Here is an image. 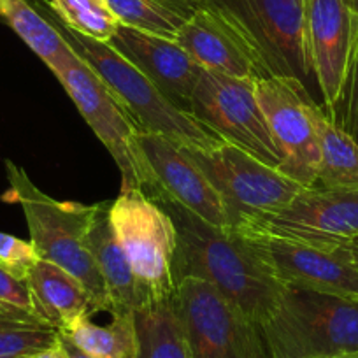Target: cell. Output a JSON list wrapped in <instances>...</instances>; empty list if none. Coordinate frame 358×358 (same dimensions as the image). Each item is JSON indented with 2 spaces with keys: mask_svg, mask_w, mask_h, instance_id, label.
I'll use <instances>...</instances> for the list:
<instances>
[{
  "mask_svg": "<svg viewBox=\"0 0 358 358\" xmlns=\"http://www.w3.org/2000/svg\"><path fill=\"white\" fill-rule=\"evenodd\" d=\"M0 20L46 64L58 72L76 51L62 37L55 23L29 0H0Z\"/></svg>",
  "mask_w": 358,
  "mask_h": 358,
  "instance_id": "obj_20",
  "label": "cell"
},
{
  "mask_svg": "<svg viewBox=\"0 0 358 358\" xmlns=\"http://www.w3.org/2000/svg\"><path fill=\"white\" fill-rule=\"evenodd\" d=\"M111 316L109 325H97L90 316H81L60 332L92 358H137L136 311H120Z\"/></svg>",
  "mask_w": 358,
  "mask_h": 358,
  "instance_id": "obj_22",
  "label": "cell"
},
{
  "mask_svg": "<svg viewBox=\"0 0 358 358\" xmlns=\"http://www.w3.org/2000/svg\"><path fill=\"white\" fill-rule=\"evenodd\" d=\"M346 250L351 262H353V265L358 268V237H355V239H351L350 243L346 244Z\"/></svg>",
  "mask_w": 358,
  "mask_h": 358,
  "instance_id": "obj_33",
  "label": "cell"
},
{
  "mask_svg": "<svg viewBox=\"0 0 358 358\" xmlns=\"http://www.w3.org/2000/svg\"><path fill=\"white\" fill-rule=\"evenodd\" d=\"M320 144V171L315 187L358 192V143L316 104L313 109Z\"/></svg>",
  "mask_w": 358,
  "mask_h": 358,
  "instance_id": "obj_21",
  "label": "cell"
},
{
  "mask_svg": "<svg viewBox=\"0 0 358 358\" xmlns=\"http://www.w3.org/2000/svg\"><path fill=\"white\" fill-rule=\"evenodd\" d=\"M176 41L206 71L253 81L271 76L239 18L216 0H201Z\"/></svg>",
  "mask_w": 358,
  "mask_h": 358,
  "instance_id": "obj_13",
  "label": "cell"
},
{
  "mask_svg": "<svg viewBox=\"0 0 358 358\" xmlns=\"http://www.w3.org/2000/svg\"><path fill=\"white\" fill-rule=\"evenodd\" d=\"M346 4H348V8L351 9V11L357 13V15H358V0H346Z\"/></svg>",
  "mask_w": 358,
  "mask_h": 358,
  "instance_id": "obj_34",
  "label": "cell"
},
{
  "mask_svg": "<svg viewBox=\"0 0 358 358\" xmlns=\"http://www.w3.org/2000/svg\"><path fill=\"white\" fill-rule=\"evenodd\" d=\"M113 229L150 304L176 292L178 232L171 215L143 190H122L109 208Z\"/></svg>",
  "mask_w": 358,
  "mask_h": 358,
  "instance_id": "obj_5",
  "label": "cell"
},
{
  "mask_svg": "<svg viewBox=\"0 0 358 358\" xmlns=\"http://www.w3.org/2000/svg\"><path fill=\"white\" fill-rule=\"evenodd\" d=\"M34 311L43 322L64 330L74 320L97 313L85 285L60 265L39 260L27 276Z\"/></svg>",
  "mask_w": 358,
  "mask_h": 358,
  "instance_id": "obj_19",
  "label": "cell"
},
{
  "mask_svg": "<svg viewBox=\"0 0 358 358\" xmlns=\"http://www.w3.org/2000/svg\"><path fill=\"white\" fill-rule=\"evenodd\" d=\"M60 341V330L32 315H0V358H36Z\"/></svg>",
  "mask_w": 358,
  "mask_h": 358,
  "instance_id": "obj_24",
  "label": "cell"
},
{
  "mask_svg": "<svg viewBox=\"0 0 358 358\" xmlns=\"http://www.w3.org/2000/svg\"><path fill=\"white\" fill-rule=\"evenodd\" d=\"M236 232L339 250L358 237V192L302 188L283 209L253 220Z\"/></svg>",
  "mask_w": 358,
  "mask_h": 358,
  "instance_id": "obj_11",
  "label": "cell"
},
{
  "mask_svg": "<svg viewBox=\"0 0 358 358\" xmlns=\"http://www.w3.org/2000/svg\"><path fill=\"white\" fill-rule=\"evenodd\" d=\"M250 34L271 76L304 83L313 74L306 32V0H218Z\"/></svg>",
  "mask_w": 358,
  "mask_h": 358,
  "instance_id": "obj_12",
  "label": "cell"
},
{
  "mask_svg": "<svg viewBox=\"0 0 358 358\" xmlns=\"http://www.w3.org/2000/svg\"><path fill=\"white\" fill-rule=\"evenodd\" d=\"M111 202H99L95 216L86 234V248L97 264L99 273L108 288L111 315L120 311H137L150 306L125 251L116 237L109 218Z\"/></svg>",
  "mask_w": 358,
  "mask_h": 358,
  "instance_id": "obj_18",
  "label": "cell"
},
{
  "mask_svg": "<svg viewBox=\"0 0 358 358\" xmlns=\"http://www.w3.org/2000/svg\"><path fill=\"white\" fill-rule=\"evenodd\" d=\"M2 309H22L36 315L27 280L13 273L8 265L0 262V311Z\"/></svg>",
  "mask_w": 358,
  "mask_h": 358,
  "instance_id": "obj_29",
  "label": "cell"
},
{
  "mask_svg": "<svg viewBox=\"0 0 358 358\" xmlns=\"http://www.w3.org/2000/svg\"><path fill=\"white\" fill-rule=\"evenodd\" d=\"M108 44L143 72L172 104L190 113L201 67L178 41L120 25Z\"/></svg>",
  "mask_w": 358,
  "mask_h": 358,
  "instance_id": "obj_17",
  "label": "cell"
},
{
  "mask_svg": "<svg viewBox=\"0 0 358 358\" xmlns=\"http://www.w3.org/2000/svg\"><path fill=\"white\" fill-rule=\"evenodd\" d=\"M172 302L194 358H273L260 325L208 281L183 278Z\"/></svg>",
  "mask_w": 358,
  "mask_h": 358,
  "instance_id": "obj_7",
  "label": "cell"
},
{
  "mask_svg": "<svg viewBox=\"0 0 358 358\" xmlns=\"http://www.w3.org/2000/svg\"><path fill=\"white\" fill-rule=\"evenodd\" d=\"M155 2L165 6V8L178 13V15H181L187 20L192 18L199 9V6H201V0H155Z\"/></svg>",
  "mask_w": 358,
  "mask_h": 358,
  "instance_id": "obj_30",
  "label": "cell"
},
{
  "mask_svg": "<svg viewBox=\"0 0 358 358\" xmlns=\"http://www.w3.org/2000/svg\"><path fill=\"white\" fill-rule=\"evenodd\" d=\"M325 358H358V353L357 355H343V357H325Z\"/></svg>",
  "mask_w": 358,
  "mask_h": 358,
  "instance_id": "obj_35",
  "label": "cell"
},
{
  "mask_svg": "<svg viewBox=\"0 0 358 358\" xmlns=\"http://www.w3.org/2000/svg\"><path fill=\"white\" fill-rule=\"evenodd\" d=\"M36 358H69V355L65 353L64 346H62V343L58 341L57 346L50 348V350H46L44 353H41L39 357H36Z\"/></svg>",
  "mask_w": 358,
  "mask_h": 358,
  "instance_id": "obj_32",
  "label": "cell"
},
{
  "mask_svg": "<svg viewBox=\"0 0 358 358\" xmlns=\"http://www.w3.org/2000/svg\"><path fill=\"white\" fill-rule=\"evenodd\" d=\"M55 76L90 129L115 158L122 172V190H139L130 150L132 137L141 130L136 122L116 101L109 86L78 53L60 71L55 72Z\"/></svg>",
  "mask_w": 358,
  "mask_h": 358,
  "instance_id": "obj_14",
  "label": "cell"
},
{
  "mask_svg": "<svg viewBox=\"0 0 358 358\" xmlns=\"http://www.w3.org/2000/svg\"><path fill=\"white\" fill-rule=\"evenodd\" d=\"M137 358H194L172 297L136 311Z\"/></svg>",
  "mask_w": 358,
  "mask_h": 358,
  "instance_id": "obj_23",
  "label": "cell"
},
{
  "mask_svg": "<svg viewBox=\"0 0 358 358\" xmlns=\"http://www.w3.org/2000/svg\"><path fill=\"white\" fill-rule=\"evenodd\" d=\"M39 260V255L30 241H23L11 234L0 232V262L8 265L13 273L27 280L29 271Z\"/></svg>",
  "mask_w": 358,
  "mask_h": 358,
  "instance_id": "obj_28",
  "label": "cell"
},
{
  "mask_svg": "<svg viewBox=\"0 0 358 358\" xmlns=\"http://www.w3.org/2000/svg\"><path fill=\"white\" fill-rule=\"evenodd\" d=\"M190 155L222 197L230 230L278 213L304 188L280 169L234 144L223 143L206 151L192 150Z\"/></svg>",
  "mask_w": 358,
  "mask_h": 358,
  "instance_id": "obj_6",
  "label": "cell"
},
{
  "mask_svg": "<svg viewBox=\"0 0 358 358\" xmlns=\"http://www.w3.org/2000/svg\"><path fill=\"white\" fill-rule=\"evenodd\" d=\"M260 329L273 358L357 355L358 299L285 287Z\"/></svg>",
  "mask_w": 358,
  "mask_h": 358,
  "instance_id": "obj_4",
  "label": "cell"
},
{
  "mask_svg": "<svg viewBox=\"0 0 358 358\" xmlns=\"http://www.w3.org/2000/svg\"><path fill=\"white\" fill-rule=\"evenodd\" d=\"M139 190L183 206L209 225L227 229L225 206L190 151L157 134L137 130L130 143Z\"/></svg>",
  "mask_w": 358,
  "mask_h": 358,
  "instance_id": "obj_8",
  "label": "cell"
},
{
  "mask_svg": "<svg viewBox=\"0 0 358 358\" xmlns=\"http://www.w3.org/2000/svg\"><path fill=\"white\" fill-rule=\"evenodd\" d=\"M151 201L171 215L178 232L176 285L183 278L208 281L251 322L262 325L274 311L285 287L265 264L253 239L209 225L171 201Z\"/></svg>",
  "mask_w": 358,
  "mask_h": 358,
  "instance_id": "obj_1",
  "label": "cell"
},
{
  "mask_svg": "<svg viewBox=\"0 0 358 358\" xmlns=\"http://www.w3.org/2000/svg\"><path fill=\"white\" fill-rule=\"evenodd\" d=\"M9 192L8 202L22 206L30 232V243L41 260L60 265L78 278L95 302L97 311H111L108 288L99 273L97 264L86 248L92 220L97 204L86 206L79 202H62L50 197L32 183L25 171L13 162H6Z\"/></svg>",
  "mask_w": 358,
  "mask_h": 358,
  "instance_id": "obj_3",
  "label": "cell"
},
{
  "mask_svg": "<svg viewBox=\"0 0 358 358\" xmlns=\"http://www.w3.org/2000/svg\"><path fill=\"white\" fill-rule=\"evenodd\" d=\"M190 113L225 143L280 169L281 157L262 113L253 79L201 69L192 94Z\"/></svg>",
  "mask_w": 358,
  "mask_h": 358,
  "instance_id": "obj_9",
  "label": "cell"
},
{
  "mask_svg": "<svg viewBox=\"0 0 358 358\" xmlns=\"http://www.w3.org/2000/svg\"><path fill=\"white\" fill-rule=\"evenodd\" d=\"M283 287H302L358 299V268L346 246L339 250L311 246L278 237L248 236Z\"/></svg>",
  "mask_w": 358,
  "mask_h": 358,
  "instance_id": "obj_15",
  "label": "cell"
},
{
  "mask_svg": "<svg viewBox=\"0 0 358 358\" xmlns=\"http://www.w3.org/2000/svg\"><path fill=\"white\" fill-rule=\"evenodd\" d=\"M37 6L55 23L69 46L109 86L116 101L141 130L165 137L190 151L213 150L225 143L194 115L172 104L143 72L137 71L108 43L72 32L50 11L44 0H37Z\"/></svg>",
  "mask_w": 358,
  "mask_h": 358,
  "instance_id": "obj_2",
  "label": "cell"
},
{
  "mask_svg": "<svg viewBox=\"0 0 358 358\" xmlns=\"http://www.w3.org/2000/svg\"><path fill=\"white\" fill-rule=\"evenodd\" d=\"M60 343H62V346H64L65 353L69 355V358H92L90 355H86L85 351L79 350V348L76 346L72 341H69L62 332H60Z\"/></svg>",
  "mask_w": 358,
  "mask_h": 358,
  "instance_id": "obj_31",
  "label": "cell"
},
{
  "mask_svg": "<svg viewBox=\"0 0 358 358\" xmlns=\"http://www.w3.org/2000/svg\"><path fill=\"white\" fill-rule=\"evenodd\" d=\"M329 118L358 143V36L348 65L341 95L329 111Z\"/></svg>",
  "mask_w": 358,
  "mask_h": 358,
  "instance_id": "obj_27",
  "label": "cell"
},
{
  "mask_svg": "<svg viewBox=\"0 0 358 358\" xmlns=\"http://www.w3.org/2000/svg\"><path fill=\"white\" fill-rule=\"evenodd\" d=\"M106 4L118 18L120 25L167 39L176 41L179 30L187 22V18L155 0H106Z\"/></svg>",
  "mask_w": 358,
  "mask_h": 358,
  "instance_id": "obj_26",
  "label": "cell"
},
{
  "mask_svg": "<svg viewBox=\"0 0 358 358\" xmlns=\"http://www.w3.org/2000/svg\"><path fill=\"white\" fill-rule=\"evenodd\" d=\"M44 4L67 29L90 39L109 43L120 29L106 0H50Z\"/></svg>",
  "mask_w": 358,
  "mask_h": 358,
  "instance_id": "obj_25",
  "label": "cell"
},
{
  "mask_svg": "<svg viewBox=\"0 0 358 358\" xmlns=\"http://www.w3.org/2000/svg\"><path fill=\"white\" fill-rule=\"evenodd\" d=\"M255 92L281 157L280 171L304 188L315 187L320 171V144L313 122L316 102L304 83L292 76H268L255 81Z\"/></svg>",
  "mask_w": 358,
  "mask_h": 358,
  "instance_id": "obj_10",
  "label": "cell"
},
{
  "mask_svg": "<svg viewBox=\"0 0 358 358\" xmlns=\"http://www.w3.org/2000/svg\"><path fill=\"white\" fill-rule=\"evenodd\" d=\"M306 32L313 74L330 111L346 78L358 36V15L346 0H306Z\"/></svg>",
  "mask_w": 358,
  "mask_h": 358,
  "instance_id": "obj_16",
  "label": "cell"
}]
</instances>
